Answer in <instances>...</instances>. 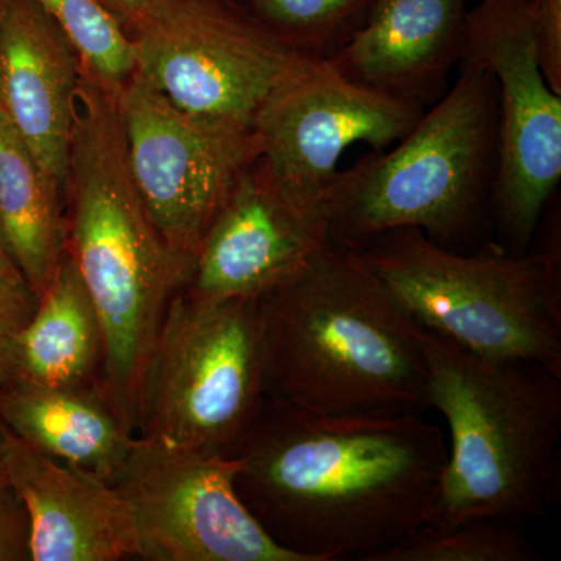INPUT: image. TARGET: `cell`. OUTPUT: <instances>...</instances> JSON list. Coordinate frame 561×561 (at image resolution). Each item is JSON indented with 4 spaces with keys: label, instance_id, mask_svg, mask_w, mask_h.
I'll use <instances>...</instances> for the list:
<instances>
[{
    "label": "cell",
    "instance_id": "cell-1",
    "mask_svg": "<svg viewBox=\"0 0 561 561\" xmlns=\"http://www.w3.org/2000/svg\"><path fill=\"white\" fill-rule=\"evenodd\" d=\"M230 456L262 529L305 561L376 553L430 519L448 440L423 413H313L265 398Z\"/></svg>",
    "mask_w": 561,
    "mask_h": 561
},
{
    "label": "cell",
    "instance_id": "cell-2",
    "mask_svg": "<svg viewBox=\"0 0 561 561\" xmlns=\"http://www.w3.org/2000/svg\"><path fill=\"white\" fill-rule=\"evenodd\" d=\"M265 398L313 413H424L421 327L350 249L257 298Z\"/></svg>",
    "mask_w": 561,
    "mask_h": 561
},
{
    "label": "cell",
    "instance_id": "cell-3",
    "mask_svg": "<svg viewBox=\"0 0 561 561\" xmlns=\"http://www.w3.org/2000/svg\"><path fill=\"white\" fill-rule=\"evenodd\" d=\"M66 253L101 321L99 386L138 435L147 368L173 295L192 261L169 245L140 197L121 124L84 122L70 142L65 187Z\"/></svg>",
    "mask_w": 561,
    "mask_h": 561
},
{
    "label": "cell",
    "instance_id": "cell-4",
    "mask_svg": "<svg viewBox=\"0 0 561 561\" xmlns=\"http://www.w3.org/2000/svg\"><path fill=\"white\" fill-rule=\"evenodd\" d=\"M427 402L448 424V456L426 524L542 518L559 502L561 376L478 356L421 328Z\"/></svg>",
    "mask_w": 561,
    "mask_h": 561
},
{
    "label": "cell",
    "instance_id": "cell-5",
    "mask_svg": "<svg viewBox=\"0 0 561 561\" xmlns=\"http://www.w3.org/2000/svg\"><path fill=\"white\" fill-rule=\"evenodd\" d=\"M350 250L424 330L478 356L561 376L559 239L524 253L489 243L460 254L419 228H397Z\"/></svg>",
    "mask_w": 561,
    "mask_h": 561
},
{
    "label": "cell",
    "instance_id": "cell-6",
    "mask_svg": "<svg viewBox=\"0 0 561 561\" xmlns=\"http://www.w3.org/2000/svg\"><path fill=\"white\" fill-rule=\"evenodd\" d=\"M493 76L460 66L459 80L389 153L362 158L328 184L331 245L356 249L381 232L419 228L448 247L481 217L497 164Z\"/></svg>",
    "mask_w": 561,
    "mask_h": 561
},
{
    "label": "cell",
    "instance_id": "cell-7",
    "mask_svg": "<svg viewBox=\"0 0 561 561\" xmlns=\"http://www.w3.org/2000/svg\"><path fill=\"white\" fill-rule=\"evenodd\" d=\"M264 401L257 300L176 291L151 351L138 437L231 454Z\"/></svg>",
    "mask_w": 561,
    "mask_h": 561
},
{
    "label": "cell",
    "instance_id": "cell-8",
    "mask_svg": "<svg viewBox=\"0 0 561 561\" xmlns=\"http://www.w3.org/2000/svg\"><path fill=\"white\" fill-rule=\"evenodd\" d=\"M130 36L136 72L173 105L251 128L273 92L321 60L232 0H165Z\"/></svg>",
    "mask_w": 561,
    "mask_h": 561
},
{
    "label": "cell",
    "instance_id": "cell-9",
    "mask_svg": "<svg viewBox=\"0 0 561 561\" xmlns=\"http://www.w3.org/2000/svg\"><path fill=\"white\" fill-rule=\"evenodd\" d=\"M459 65L486 70L496 81L491 205L501 245L524 253L561 179V95L538 62L531 0H481L468 11Z\"/></svg>",
    "mask_w": 561,
    "mask_h": 561
},
{
    "label": "cell",
    "instance_id": "cell-10",
    "mask_svg": "<svg viewBox=\"0 0 561 561\" xmlns=\"http://www.w3.org/2000/svg\"><path fill=\"white\" fill-rule=\"evenodd\" d=\"M117 102L140 197L169 245L194 261L232 187L260 158L256 131L186 113L138 72Z\"/></svg>",
    "mask_w": 561,
    "mask_h": 561
},
{
    "label": "cell",
    "instance_id": "cell-11",
    "mask_svg": "<svg viewBox=\"0 0 561 561\" xmlns=\"http://www.w3.org/2000/svg\"><path fill=\"white\" fill-rule=\"evenodd\" d=\"M230 454L136 437L116 485L130 502L139 559L305 561L267 534L234 486Z\"/></svg>",
    "mask_w": 561,
    "mask_h": 561
},
{
    "label": "cell",
    "instance_id": "cell-12",
    "mask_svg": "<svg viewBox=\"0 0 561 561\" xmlns=\"http://www.w3.org/2000/svg\"><path fill=\"white\" fill-rule=\"evenodd\" d=\"M324 190L286 183L257 158L209 225L184 289L205 300H257L294 278L332 247Z\"/></svg>",
    "mask_w": 561,
    "mask_h": 561
},
{
    "label": "cell",
    "instance_id": "cell-13",
    "mask_svg": "<svg viewBox=\"0 0 561 561\" xmlns=\"http://www.w3.org/2000/svg\"><path fill=\"white\" fill-rule=\"evenodd\" d=\"M424 106L354 83L317 61L278 90L254 122L260 160L279 180L324 190L343 151L368 144L382 151L419 124Z\"/></svg>",
    "mask_w": 561,
    "mask_h": 561
},
{
    "label": "cell",
    "instance_id": "cell-14",
    "mask_svg": "<svg viewBox=\"0 0 561 561\" xmlns=\"http://www.w3.org/2000/svg\"><path fill=\"white\" fill-rule=\"evenodd\" d=\"M3 474L31 524V561L139 559L131 505L119 486L44 456L7 431Z\"/></svg>",
    "mask_w": 561,
    "mask_h": 561
},
{
    "label": "cell",
    "instance_id": "cell-15",
    "mask_svg": "<svg viewBox=\"0 0 561 561\" xmlns=\"http://www.w3.org/2000/svg\"><path fill=\"white\" fill-rule=\"evenodd\" d=\"M79 54L35 0H7L0 13V110L44 171L65 191Z\"/></svg>",
    "mask_w": 561,
    "mask_h": 561
},
{
    "label": "cell",
    "instance_id": "cell-16",
    "mask_svg": "<svg viewBox=\"0 0 561 561\" xmlns=\"http://www.w3.org/2000/svg\"><path fill=\"white\" fill-rule=\"evenodd\" d=\"M467 13V0H378L323 60L354 83L424 106L440 101L459 65Z\"/></svg>",
    "mask_w": 561,
    "mask_h": 561
},
{
    "label": "cell",
    "instance_id": "cell-17",
    "mask_svg": "<svg viewBox=\"0 0 561 561\" xmlns=\"http://www.w3.org/2000/svg\"><path fill=\"white\" fill-rule=\"evenodd\" d=\"M0 423L25 445L116 485L136 435L99 383L0 387Z\"/></svg>",
    "mask_w": 561,
    "mask_h": 561
},
{
    "label": "cell",
    "instance_id": "cell-18",
    "mask_svg": "<svg viewBox=\"0 0 561 561\" xmlns=\"http://www.w3.org/2000/svg\"><path fill=\"white\" fill-rule=\"evenodd\" d=\"M0 249L35 291H46L66 253L65 191L0 110Z\"/></svg>",
    "mask_w": 561,
    "mask_h": 561
},
{
    "label": "cell",
    "instance_id": "cell-19",
    "mask_svg": "<svg viewBox=\"0 0 561 561\" xmlns=\"http://www.w3.org/2000/svg\"><path fill=\"white\" fill-rule=\"evenodd\" d=\"M102 365L101 321L76 262L65 253L18 341L13 382L91 386L99 383Z\"/></svg>",
    "mask_w": 561,
    "mask_h": 561
},
{
    "label": "cell",
    "instance_id": "cell-20",
    "mask_svg": "<svg viewBox=\"0 0 561 561\" xmlns=\"http://www.w3.org/2000/svg\"><path fill=\"white\" fill-rule=\"evenodd\" d=\"M540 560L515 523L476 518L432 526L423 524L368 561H534Z\"/></svg>",
    "mask_w": 561,
    "mask_h": 561
},
{
    "label": "cell",
    "instance_id": "cell-21",
    "mask_svg": "<svg viewBox=\"0 0 561 561\" xmlns=\"http://www.w3.org/2000/svg\"><path fill=\"white\" fill-rule=\"evenodd\" d=\"M68 36L81 69L117 94L136 72L130 33L102 0H35Z\"/></svg>",
    "mask_w": 561,
    "mask_h": 561
},
{
    "label": "cell",
    "instance_id": "cell-22",
    "mask_svg": "<svg viewBox=\"0 0 561 561\" xmlns=\"http://www.w3.org/2000/svg\"><path fill=\"white\" fill-rule=\"evenodd\" d=\"M378 0H243L262 27L291 49L327 58L367 20Z\"/></svg>",
    "mask_w": 561,
    "mask_h": 561
},
{
    "label": "cell",
    "instance_id": "cell-23",
    "mask_svg": "<svg viewBox=\"0 0 561 561\" xmlns=\"http://www.w3.org/2000/svg\"><path fill=\"white\" fill-rule=\"evenodd\" d=\"M38 297L18 273L0 271V387L13 382L14 354Z\"/></svg>",
    "mask_w": 561,
    "mask_h": 561
},
{
    "label": "cell",
    "instance_id": "cell-24",
    "mask_svg": "<svg viewBox=\"0 0 561 561\" xmlns=\"http://www.w3.org/2000/svg\"><path fill=\"white\" fill-rule=\"evenodd\" d=\"M531 20L542 76L561 95V0H531Z\"/></svg>",
    "mask_w": 561,
    "mask_h": 561
},
{
    "label": "cell",
    "instance_id": "cell-25",
    "mask_svg": "<svg viewBox=\"0 0 561 561\" xmlns=\"http://www.w3.org/2000/svg\"><path fill=\"white\" fill-rule=\"evenodd\" d=\"M0 561H31L27 512L5 478H0Z\"/></svg>",
    "mask_w": 561,
    "mask_h": 561
},
{
    "label": "cell",
    "instance_id": "cell-26",
    "mask_svg": "<svg viewBox=\"0 0 561 561\" xmlns=\"http://www.w3.org/2000/svg\"><path fill=\"white\" fill-rule=\"evenodd\" d=\"M102 2L130 33L165 0H102Z\"/></svg>",
    "mask_w": 561,
    "mask_h": 561
},
{
    "label": "cell",
    "instance_id": "cell-27",
    "mask_svg": "<svg viewBox=\"0 0 561 561\" xmlns=\"http://www.w3.org/2000/svg\"><path fill=\"white\" fill-rule=\"evenodd\" d=\"M5 426L0 423V478H5V474H3V449H5Z\"/></svg>",
    "mask_w": 561,
    "mask_h": 561
},
{
    "label": "cell",
    "instance_id": "cell-28",
    "mask_svg": "<svg viewBox=\"0 0 561 561\" xmlns=\"http://www.w3.org/2000/svg\"><path fill=\"white\" fill-rule=\"evenodd\" d=\"M0 271L9 272V273H18L16 268L13 267V264L9 261V257L5 256L2 249H0ZM20 275V273H18Z\"/></svg>",
    "mask_w": 561,
    "mask_h": 561
},
{
    "label": "cell",
    "instance_id": "cell-29",
    "mask_svg": "<svg viewBox=\"0 0 561 561\" xmlns=\"http://www.w3.org/2000/svg\"><path fill=\"white\" fill-rule=\"evenodd\" d=\"M7 0H0V13H2L3 5H5Z\"/></svg>",
    "mask_w": 561,
    "mask_h": 561
},
{
    "label": "cell",
    "instance_id": "cell-30",
    "mask_svg": "<svg viewBox=\"0 0 561 561\" xmlns=\"http://www.w3.org/2000/svg\"><path fill=\"white\" fill-rule=\"evenodd\" d=\"M232 2L242 3V2H243V0H232Z\"/></svg>",
    "mask_w": 561,
    "mask_h": 561
}]
</instances>
